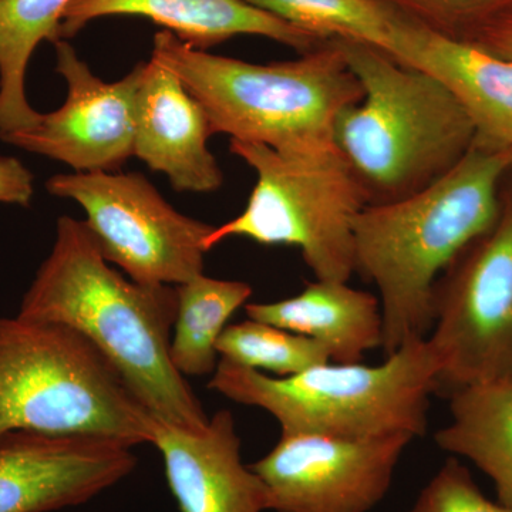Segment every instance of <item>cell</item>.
Listing matches in <instances>:
<instances>
[{
    "mask_svg": "<svg viewBox=\"0 0 512 512\" xmlns=\"http://www.w3.org/2000/svg\"><path fill=\"white\" fill-rule=\"evenodd\" d=\"M177 305L175 286L124 278L101 254L86 222L63 215L18 315L76 330L106 357L154 419L201 433L210 417L171 362Z\"/></svg>",
    "mask_w": 512,
    "mask_h": 512,
    "instance_id": "cell-1",
    "label": "cell"
},
{
    "mask_svg": "<svg viewBox=\"0 0 512 512\" xmlns=\"http://www.w3.org/2000/svg\"><path fill=\"white\" fill-rule=\"evenodd\" d=\"M505 153L473 146L444 177L402 200L370 204L355 220V272L373 282L392 355L429 338L437 282L500 212Z\"/></svg>",
    "mask_w": 512,
    "mask_h": 512,
    "instance_id": "cell-2",
    "label": "cell"
},
{
    "mask_svg": "<svg viewBox=\"0 0 512 512\" xmlns=\"http://www.w3.org/2000/svg\"><path fill=\"white\" fill-rule=\"evenodd\" d=\"M332 42L363 89L362 100L339 114L333 137L369 205L416 194L467 156L476 128L446 84L377 47Z\"/></svg>",
    "mask_w": 512,
    "mask_h": 512,
    "instance_id": "cell-3",
    "label": "cell"
},
{
    "mask_svg": "<svg viewBox=\"0 0 512 512\" xmlns=\"http://www.w3.org/2000/svg\"><path fill=\"white\" fill-rule=\"evenodd\" d=\"M151 59L177 74L207 113L212 133L279 151L336 144L339 114L363 97L332 40L291 62L256 64L194 49L161 30Z\"/></svg>",
    "mask_w": 512,
    "mask_h": 512,
    "instance_id": "cell-4",
    "label": "cell"
},
{
    "mask_svg": "<svg viewBox=\"0 0 512 512\" xmlns=\"http://www.w3.org/2000/svg\"><path fill=\"white\" fill-rule=\"evenodd\" d=\"M440 365L429 339L410 340L376 366L328 362L271 377L221 359L208 387L275 417L282 434L342 439L424 436Z\"/></svg>",
    "mask_w": 512,
    "mask_h": 512,
    "instance_id": "cell-5",
    "label": "cell"
},
{
    "mask_svg": "<svg viewBox=\"0 0 512 512\" xmlns=\"http://www.w3.org/2000/svg\"><path fill=\"white\" fill-rule=\"evenodd\" d=\"M156 419L106 357L60 323L0 318V437L12 431L153 443Z\"/></svg>",
    "mask_w": 512,
    "mask_h": 512,
    "instance_id": "cell-6",
    "label": "cell"
},
{
    "mask_svg": "<svg viewBox=\"0 0 512 512\" xmlns=\"http://www.w3.org/2000/svg\"><path fill=\"white\" fill-rule=\"evenodd\" d=\"M256 174L247 207L214 227L207 251L232 237L299 248L318 281L349 282L355 272V220L369 195L336 144L279 151L229 140Z\"/></svg>",
    "mask_w": 512,
    "mask_h": 512,
    "instance_id": "cell-7",
    "label": "cell"
},
{
    "mask_svg": "<svg viewBox=\"0 0 512 512\" xmlns=\"http://www.w3.org/2000/svg\"><path fill=\"white\" fill-rule=\"evenodd\" d=\"M439 387L512 380V171L493 227L468 245L437 282L429 335Z\"/></svg>",
    "mask_w": 512,
    "mask_h": 512,
    "instance_id": "cell-8",
    "label": "cell"
},
{
    "mask_svg": "<svg viewBox=\"0 0 512 512\" xmlns=\"http://www.w3.org/2000/svg\"><path fill=\"white\" fill-rule=\"evenodd\" d=\"M46 188L83 208L101 254L131 281L178 286L204 274L214 227L175 210L143 174H57Z\"/></svg>",
    "mask_w": 512,
    "mask_h": 512,
    "instance_id": "cell-9",
    "label": "cell"
},
{
    "mask_svg": "<svg viewBox=\"0 0 512 512\" xmlns=\"http://www.w3.org/2000/svg\"><path fill=\"white\" fill-rule=\"evenodd\" d=\"M409 434L342 439L282 434L252 470L269 493V511L369 512L389 493Z\"/></svg>",
    "mask_w": 512,
    "mask_h": 512,
    "instance_id": "cell-10",
    "label": "cell"
},
{
    "mask_svg": "<svg viewBox=\"0 0 512 512\" xmlns=\"http://www.w3.org/2000/svg\"><path fill=\"white\" fill-rule=\"evenodd\" d=\"M56 72L66 83L59 109L0 140L69 165L73 173L119 171L134 157L137 96L144 63L117 82H104L67 40L55 43Z\"/></svg>",
    "mask_w": 512,
    "mask_h": 512,
    "instance_id": "cell-11",
    "label": "cell"
},
{
    "mask_svg": "<svg viewBox=\"0 0 512 512\" xmlns=\"http://www.w3.org/2000/svg\"><path fill=\"white\" fill-rule=\"evenodd\" d=\"M131 447L97 437L12 431L0 437V512L87 503L136 468Z\"/></svg>",
    "mask_w": 512,
    "mask_h": 512,
    "instance_id": "cell-12",
    "label": "cell"
},
{
    "mask_svg": "<svg viewBox=\"0 0 512 512\" xmlns=\"http://www.w3.org/2000/svg\"><path fill=\"white\" fill-rule=\"evenodd\" d=\"M210 119L177 74L154 59L144 62L137 96L134 157L164 174L175 191L220 190L224 174L208 148Z\"/></svg>",
    "mask_w": 512,
    "mask_h": 512,
    "instance_id": "cell-13",
    "label": "cell"
},
{
    "mask_svg": "<svg viewBox=\"0 0 512 512\" xmlns=\"http://www.w3.org/2000/svg\"><path fill=\"white\" fill-rule=\"evenodd\" d=\"M151 444L163 456L181 512L269 511L268 488L242 463L241 440L227 410L215 414L201 433L156 420Z\"/></svg>",
    "mask_w": 512,
    "mask_h": 512,
    "instance_id": "cell-14",
    "label": "cell"
},
{
    "mask_svg": "<svg viewBox=\"0 0 512 512\" xmlns=\"http://www.w3.org/2000/svg\"><path fill=\"white\" fill-rule=\"evenodd\" d=\"M393 59L433 74L467 110L474 146L507 153L512 148V60L424 28L399 13Z\"/></svg>",
    "mask_w": 512,
    "mask_h": 512,
    "instance_id": "cell-15",
    "label": "cell"
},
{
    "mask_svg": "<svg viewBox=\"0 0 512 512\" xmlns=\"http://www.w3.org/2000/svg\"><path fill=\"white\" fill-rule=\"evenodd\" d=\"M107 16H141L163 26L185 45L207 52L242 35L275 40L301 55L326 43L245 0H72L64 12L60 36L70 39Z\"/></svg>",
    "mask_w": 512,
    "mask_h": 512,
    "instance_id": "cell-16",
    "label": "cell"
},
{
    "mask_svg": "<svg viewBox=\"0 0 512 512\" xmlns=\"http://www.w3.org/2000/svg\"><path fill=\"white\" fill-rule=\"evenodd\" d=\"M245 312L249 319L316 340L335 363H359L383 343L379 298L348 282L316 279L284 301L247 303Z\"/></svg>",
    "mask_w": 512,
    "mask_h": 512,
    "instance_id": "cell-17",
    "label": "cell"
},
{
    "mask_svg": "<svg viewBox=\"0 0 512 512\" xmlns=\"http://www.w3.org/2000/svg\"><path fill=\"white\" fill-rule=\"evenodd\" d=\"M450 414L434 436L437 446L480 468L493 481L497 500L512 507V380L454 390Z\"/></svg>",
    "mask_w": 512,
    "mask_h": 512,
    "instance_id": "cell-18",
    "label": "cell"
},
{
    "mask_svg": "<svg viewBox=\"0 0 512 512\" xmlns=\"http://www.w3.org/2000/svg\"><path fill=\"white\" fill-rule=\"evenodd\" d=\"M72 0H0V136L33 126L40 113L26 97V70L36 47L62 39Z\"/></svg>",
    "mask_w": 512,
    "mask_h": 512,
    "instance_id": "cell-19",
    "label": "cell"
},
{
    "mask_svg": "<svg viewBox=\"0 0 512 512\" xmlns=\"http://www.w3.org/2000/svg\"><path fill=\"white\" fill-rule=\"evenodd\" d=\"M175 289L178 305L171 336V362L184 377L212 375L220 356L218 339L229 318L247 305L251 285L200 274Z\"/></svg>",
    "mask_w": 512,
    "mask_h": 512,
    "instance_id": "cell-20",
    "label": "cell"
},
{
    "mask_svg": "<svg viewBox=\"0 0 512 512\" xmlns=\"http://www.w3.org/2000/svg\"><path fill=\"white\" fill-rule=\"evenodd\" d=\"M318 37L355 40L392 56L399 13L379 0H245Z\"/></svg>",
    "mask_w": 512,
    "mask_h": 512,
    "instance_id": "cell-21",
    "label": "cell"
},
{
    "mask_svg": "<svg viewBox=\"0 0 512 512\" xmlns=\"http://www.w3.org/2000/svg\"><path fill=\"white\" fill-rule=\"evenodd\" d=\"M221 359L249 369L268 370L276 377L298 375L332 362L320 343L278 326L249 319L229 325L217 342Z\"/></svg>",
    "mask_w": 512,
    "mask_h": 512,
    "instance_id": "cell-22",
    "label": "cell"
},
{
    "mask_svg": "<svg viewBox=\"0 0 512 512\" xmlns=\"http://www.w3.org/2000/svg\"><path fill=\"white\" fill-rule=\"evenodd\" d=\"M404 18L451 39L463 40L512 9V0H379Z\"/></svg>",
    "mask_w": 512,
    "mask_h": 512,
    "instance_id": "cell-23",
    "label": "cell"
},
{
    "mask_svg": "<svg viewBox=\"0 0 512 512\" xmlns=\"http://www.w3.org/2000/svg\"><path fill=\"white\" fill-rule=\"evenodd\" d=\"M406 512H512V507L485 497L470 471L450 458Z\"/></svg>",
    "mask_w": 512,
    "mask_h": 512,
    "instance_id": "cell-24",
    "label": "cell"
},
{
    "mask_svg": "<svg viewBox=\"0 0 512 512\" xmlns=\"http://www.w3.org/2000/svg\"><path fill=\"white\" fill-rule=\"evenodd\" d=\"M35 195V177L15 157H0V204L29 207Z\"/></svg>",
    "mask_w": 512,
    "mask_h": 512,
    "instance_id": "cell-25",
    "label": "cell"
},
{
    "mask_svg": "<svg viewBox=\"0 0 512 512\" xmlns=\"http://www.w3.org/2000/svg\"><path fill=\"white\" fill-rule=\"evenodd\" d=\"M466 42L491 55L512 60V9L478 29Z\"/></svg>",
    "mask_w": 512,
    "mask_h": 512,
    "instance_id": "cell-26",
    "label": "cell"
},
{
    "mask_svg": "<svg viewBox=\"0 0 512 512\" xmlns=\"http://www.w3.org/2000/svg\"><path fill=\"white\" fill-rule=\"evenodd\" d=\"M505 156H507L508 164H510V170L512 171V148L505 153Z\"/></svg>",
    "mask_w": 512,
    "mask_h": 512,
    "instance_id": "cell-27",
    "label": "cell"
}]
</instances>
